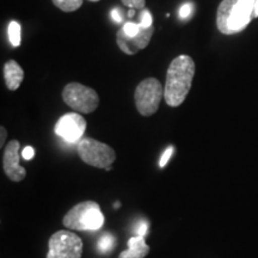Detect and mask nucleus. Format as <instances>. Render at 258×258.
<instances>
[{"mask_svg":"<svg viewBox=\"0 0 258 258\" xmlns=\"http://www.w3.org/2000/svg\"><path fill=\"white\" fill-rule=\"evenodd\" d=\"M105 170H106V171H111V170H112V167H111V166H109V167H106Z\"/></svg>","mask_w":258,"mask_h":258,"instance_id":"obj_28","label":"nucleus"},{"mask_svg":"<svg viewBox=\"0 0 258 258\" xmlns=\"http://www.w3.org/2000/svg\"><path fill=\"white\" fill-rule=\"evenodd\" d=\"M8 34L12 46L19 47V44H21V25H19L18 22L12 21L9 24Z\"/></svg>","mask_w":258,"mask_h":258,"instance_id":"obj_15","label":"nucleus"},{"mask_svg":"<svg viewBox=\"0 0 258 258\" xmlns=\"http://www.w3.org/2000/svg\"><path fill=\"white\" fill-rule=\"evenodd\" d=\"M135 15V9H131V10H129V11H128V16H129V17H133V16Z\"/></svg>","mask_w":258,"mask_h":258,"instance_id":"obj_26","label":"nucleus"},{"mask_svg":"<svg viewBox=\"0 0 258 258\" xmlns=\"http://www.w3.org/2000/svg\"><path fill=\"white\" fill-rule=\"evenodd\" d=\"M51 2L63 12L77 11L83 5V0H51Z\"/></svg>","mask_w":258,"mask_h":258,"instance_id":"obj_14","label":"nucleus"},{"mask_svg":"<svg viewBox=\"0 0 258 258\" xmlns=\"http://www.w3.org/2000/svg\"><path fill=\"white\" fill-rule=\"evenodd\" d=\"M6 137H8V132L4 127H0V147H4Z\"/></svg>","mask_w":258,"mask_h":258,"instance_id":"obj_24","label":"nucleus"},{"mask_svg":"<svg viewBox=\"0 0 258 258\" xmlns=\"http://www.w3.org/2000/svg\"><path fill=\"white\" fill-rule=\"evenodd\" d=\"M135 232H137L138 235H140V237H145V235L147 234L148 232V224L147 221H140L139 222L137 230H135Z\"/></svg>","mask_w":258,"mask_h":258,"instance_id":"obj_22","label":"nucleus"},{"mask_svg":"<svg viewBox=\"0 0 258 258\" xmlns=\"http://www.w3.org/2000/svg\"><path fill=\"white\" fill-rule=\"evenodd\" d=\"M90 2H99V0H90Z\"/></svg>","mask_w":258,"mask_h":258,"instance_id":"obj_29","label":"nucleus"},{"mask_svg":"<svg viewBox=\"0 0 258 258\" xmlns=\"http://www.w3.org/2000/svg\"><path fill=\"white\" fill-rule=\"evenodd\" d=\"M55 134L67 144H77L83 139L86 131V120L77 112H67L56 122Z\"/></svg>","mask_w":258,"mask_h":258,"instance_id":"obj_8","label":"nucleus"},{"mask_svg":"<svg viewBox=\"0 0 258 258\" xmlns=\"http://www.w3.org/2000/svg\"><path fill=\"white\" fill-rule=\"evenodd\" d=\"M116 244L115 237L111 233H103L101 238L98 239V243H97V247H98V251L101 253H109L114 250Z\"/></svg>","mask_w":258,"mask_h":258,"instance_id":"obj_13","label":"nucleus"},{"mask_svg":"<svg viewBox=\"0 0 258 258\" xmlns=\"http://www.w3.org/2000/svg\"><path fill=\"white\" fill-rule=\"evenodd\" d=\"M63 226L72 231H98L104 224V215L95 201L76 205L63 217Z\"/></svg>","mask_w":258,"mask_h":258,"instance_id":"obj_3","label":"nucleus"},{"mask_svg":"<svg viewBox=\"0 0 258 258\" xmlns=\"http://www.w3.org/2000/svg\"><path fill=\"white\" fill-rule=\"evenodd\" d=\"M4 79L9 90L16 91L24 79V71L15 60H10L4 66Z\"/></svg>","mask_w":258,"mask_h":258,"instance_id":"obj_11","label":"nucleus"},{"mask_svg":"<svg viewBox=\"0 0 258 258\" xmlns=\"http://www.w3.org/2000/svg\"><path fill=\"white\" fill-rule=\"evenodd\" d=\"M195 76V62L189 55H179L172 60L166 72L164 98L167 105L176 108L185 101Z\"/></svg>","mask_w":258,"mask_h":258,"instance_id":"obj_1","label":"nucleus"},{"mask_svg":"<svg viewBox=\"0 0 258 258\" xmlns=\"http://www.w3.org/2000/svg\"><path fill=\"white\" fill-rule=\"evenodd\" d=\"M122 3L129 9H144L146 5L145 0H122Z\"/></svg>","mask_w":258,"mask_h":258,"instance_id":"obj_19","label":"nucleus"},{"mask_svg":"<svg viewBox=\"0 0 258 258\" xmlns=\"http://www.w3.org/2000/svg\"><path fill=\"white\" fill-rule=\"evenodd\" d=\"M83 240L72 231L56 232L49 239L47 258H82Z\"/></svg>","mask_w":258,"mask_h":258,"instance_id":"obj_7","label":"nucleus"},{"mask_svg":"<svg viewBox=\"0 0 258 258\" xmlns=\"http://www.w3.org/2000/svg\"><path fill=\"white\" fill-rule=\"evenodd\" d=\"M150 253V246L145 241V237H132L128 240V249L122 251L118 258H145Z\"/></svg>","mask_w":258,"mask_h":258,"instance_id":"obj_12","label":"nucleus"},{"mask_svg":"<svg viewBox=\"0 0 258 258\" xmlns=\"http://www.w3.org/2000/svg\"><path fill=\"white\" fill-rule=\"evenodd\" d=\"M19 150H21L19 141H10L6 145L4 158H3V167H4L6 176L14 182H21L27 176V170L19 165V158L22 156V154H19Z\"/></svg>","mask_w":258,"mask_h":258,"instance_id":"obj_9","label":"nucleus"},{"mask_svg":"<svg viewBox=\"0 0 258 258\" xmlns=\"http://www.w3.org/2000/svg\"><path fill=\"white\" fill-rule=\"evenodd\" d=\"M256 0H222L217 11V27L224 35L243 31L254 18Z\"/></svg>","mask_w":258,"mask_h":258,"instance_id":"obj_2","label":"nucleus"},{"mask_svg":"<svg viewBox=\"0 0 258 258\" xmlns=\"http://www.w3.org/2000/svg\"><path fill=\"white\" fill-rule=\"evenodd\" d=\"M164 97V86L156 78H147L141 82L135 90V105L143 116L156 114L161 98Z\"/></svg>","mask_w":258,"mask_h":258,"instance_id":"obj_6","label":"nucleus"},{"mask_svg":"<svg viewBox=\"0 0 258 258\" xmlns=\"http://www.w3.org/2000/svg\"><path fill=\"white\" fill-rule=\"evenodd\" d=\"M172 153H173V147L172 146L167 147L165 150V152L163 153V156H161L160 160H159V166L161 167V169L167 165V163H169V160H170L171 156H172Z\"/></svg>","mask_w":258,"mask_h":258,"instance_id":"obj_20","label":"nucleus"},{"mask_svg":"<svg viewBox=\"0 0 258 258\" xmlns=\"http://www.w3.org/2000/svg\"><path fill=\"white\" fill-rule=\"evenodd\" d=\"M154 32V27L141 29L140 34L137 35V36H128L125 35L123 29H120L117 31V35H116V42H117V46L120 47V49L123 51V53L128 54V55H134L138 51L143 50L144 48H146L150 43L151 38L153 36Z\"/></svg>","mask_w":258,"mask_h":258,"instance_id":"obj_10","label":"nucleus"},{"mask_svg":"<svg viewBox=\"0 0 258 258\" xmlns=\"http://www.w3.org/2000/svg\"><path fill=\"white\" fill-rule=\"evenodd\" d=\"M62 99L70 108L80 114H90L99 105L98 93L79 83L67 84L62 91Z\"/></svg>","mask_w":258,"mask_h":258,"instance_id":"obj_4","label":"nucleus"},{"mask_svg":"<svg viewBox=\"0 0 258 258\" xmlns=\"http://www.w3.org/2000/svg\"><path fill=\"white\" fill-rule=\"evenodd\" d=\"M194 11V4L192 3H185L184 5H182V8L179 9V17L182 19H186L191 16Z\"/></svg>","mask_w":258,"mask_h":258,"instance_id":"obj_18","label":"nucleus"},{"mask_svg":"<svg viewBox=\"0 0 258 258\" xmlns=\"http://www.w3.org/2000/svg\"><path fill=\"white\" fill-rule=\"evenodd\" d=\"M258 17V0H256V5H254V18Z\"/></svg>","mask_w":258,"mask_h":258,"instance_id":"obj_25","label":"nucleus"},{"mask_svg":"<svg viewBox=\"0 0 258 258\" xmlns=\"http://www.w3.org/2000/svg\"><path fill=\"white\" fill-rule=\"evenodd\" d=\"M111 18L114 19L116 23H121L122 22V15L120 12V10L118 9H114L111 11Z\"/></svg>","mask_w":258,"mask_h":258,"instance_id":"obj_23","label":"nucleus"},{"mask_svg":"<svg viewBox=\"0 0 258 258\" xmlns=\"http://www.w3.org/2000/svg\"><path fill=\"white\" fill-rule=\"evenodd\" d=\"M118 207H121V203H115V208H118Z\"/></svg>","mask_w":258,"mask_h":258,"instance_id":"obj_27","label":"nucleus"},{"mask_svg":"<svg viewBox=\"0 0 258 258\" xmlns=\"http://www.w3.org/2000/svg\"><path fill=\"white\" fill-rule=\"evenodd\" d=\"M140 27L143 28V29H146V28H150V27H152V23H153V21H152V15H151V12L148 11V10H146V9H144L143 11H141V14H140Z\"/></svg>","mask_w":258,"mask_h":258,"instance_id":"obj_16","label":"nucleus"},{"mask_svg":"<svg viewBox=\"0 0 258 258\" xmlns=\"http://www.w3.org/2000/svg\"><path fill=\"white\" fill-rule=\"evenodd\" d=\"M22 158L25 160H31L32 158L35 157V148L31 147V146H27L23 148V151H22Z\"/></svg>","mask_w":258,"mask_h":258,"instance_id":"obj_21","label":"nucleus"},{"mask_svg":"<svg viewBox=\"0 0 258 258\" xmlns=\"http://www.w3.org/2000/svg\"><path fill=\"white\" fill-rule=\"evenodd\" d=\"M78 154L90 166L106 169L116 159L115 151L110 146L91 138H84L78 143Z\"/></svg>","mask_w":258,"mask_h":258,"instance_id":"obj_5","label":"nucleus"},{"mask_svg":"<svg viewBox=\"0 0 258 258\" xmlns=\"http://www.w3.org/2000/svg\"><path fill=\"white\" fill-rule=\"evenodd\" d=\"M123 31L125 32V35H128V36L133 37V36H137V35L140 34L141 31V28L140 24H137V23H132V22H128V23H125L123 25Z\"/></svg>","mask_w":258,"mask_h":258,"instance_id":"obj_17","label":"nucleus"}]
</instances>
